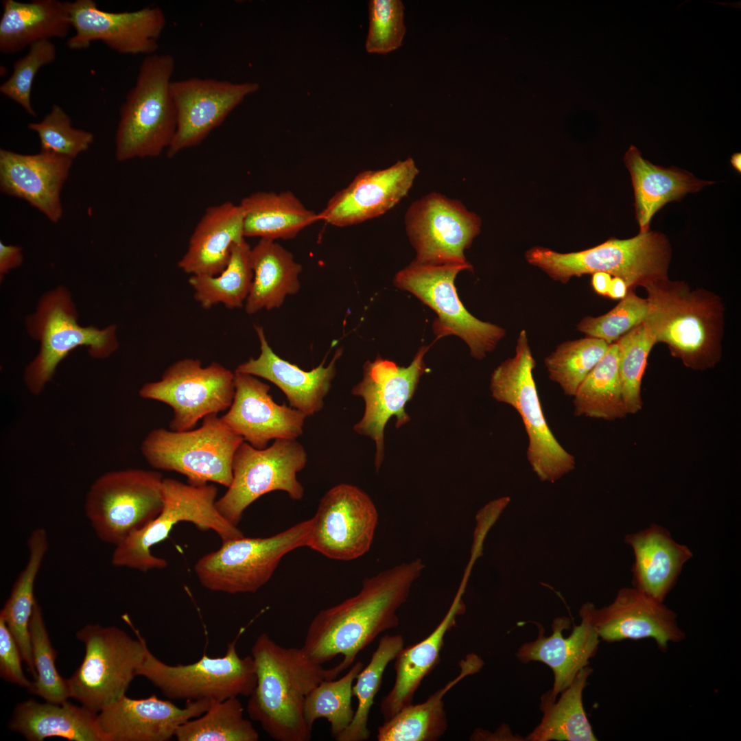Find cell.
<instances>
[{
  "mask_svg": "<svg viewBox=\"0 0 741 741\" xmlns=\"http://www.w3.org/2000/svg\"><path fill=\"white\" fill-rule=\"evenodd\" d=\"M425 565L421 558L402 563L366 578L360 591L320 611L309 623L302 646L316 663L338 655V672L351 666L357 655L381 633L399 625L397 610L406 602Z\"/></svg>",
  "mask_w": 741,
  "mask_h": 741,
  "instance_id": "1",
  "label": "cell"
},
{
  "mask_svg": "<svg viewBox=\"0 0 741 741\" xmlns=\"http://www.w3.org/2000/svg\"><path fill=\"white\" fill-rule=\"evenodd\" d=\"M256 685L246 710L264 731L277 741H309L311 731L304 717L308 694L323 680L338 676L314 661L303 648H285L268 634L261 633L251 648Z\"/></svg>",
  "mask_w": 741,
  "mask_h": 741,
  "instance_id": "2",
  "label": "cell"
},
{
  "mask_svg": "<svg viewBox=\"0 0 741 741\" xmlns=\"http://www.w3.org/2000/svg\"><path fill=\"white\" fill-rule=\"evenodd\" d=\"M643 287L649 305L644 322L655 343L666 344L671 355L688 368L714 367L722 356L725 309L721 298L668 277Z\"/></svg>",
  "mask_w": 741,
  "mask_h": 741,
  "instance_id": "3",
  "label": "cell"
},
{
  "mask_svg": "<svg viewBox=\"0 0 741 741\" xmlns=\"http://www.w3.org/2000/svg\"><path fill=\"white\" fill-rule=\"evenodd\" d=\"M175 64L169 54L155 53L143 60L119 110L115 134L118 161L157 157L170 146L177 127L171 93Z\"/></svg>",
  "mask_w": 741,
  "mask_h": 741,
  "instance_id": "4",
  "label": "cell"
},
{
  "mask_svg": "<svg viewBox=\"0 0 741 741\" xmlns=\"http://www.w3.org/2000/svg\"><path fill=\"white\" fill-rule=\"evenodd\" d=\"M525 257L530 264L563 283L574 277L602 272L622 279L628 289L634 290L668 277L672 250L663 234L649 231L626 239L611 238L574 252L560 253L534 246Z\"/></svg>",
  "mask_w": 741,
  "mask_h": 741,
  "instance_id": "5",
  "label": "cell"
},
{
  "mask_svg": "<svg viewBox=\"0 0 741 741\" xmlns=\"http://www.w3.org/2000/svg\"><path fill=\"white\" fill-rule=\"evenodd\" d=\"M536 362L526 331L518 336L515 355L502 362L490 379L492 397L513 407L528 436L526 456L541 481L554 482L575 467V458L557 440L541 407L533 370Z\"/></svg>",
  "mask_w": 741,
  "mask_h": 741,
  "instance_id": "6",
  "label": "cell"
},
{
  "mask_svg": "<svg viewBox=\"0 0 741 741\" xmlns=\"http://www.w3.org/2000/svg\"><path fill=\"white\" fill-rule=\"evenodd\" d=\"M163 506L159 514L141 530L115 546L111 563L141 572L163 569L166 560L152 554V548L167 538L179 522L193 524L202 530H213L223 541L244 537L243 532L224 519L215 506L217 489L214 484L192 485L163 478Z\"/></svg>",
  "mask_w": 741,
  "mask_h": 741,
  "instance_id": "7",
  "label": "cell"
},
{
  "mask_svg": "<svg viewBox=\"0 0 741 741\" xmlns=\"http://www.w3.org/2000/svg\"><path fill=\"white\" fill-rule=\"evenodd\" d=\"M123 618L137 639L117 627L99 624H88L76 633L85 655L67 679L69 696L95 713L126 694L145 657V640L128 617Z\"/></svg>",
  "mask_w": 741,
  "mask_h": 741,
  "instance_id": "8",
  "label": "cell"
},
{
  "mask_svg": "<svg viewBox=\"0 0 741 741\" xmlns=\"http://www.w3.org/2000/svg\"><path fill=\"white\" fill-rule=\"evenodd\" d=\"M244 441L217 414H210L197 429L151 430L141 451L153 468L183 474L190 484L214 482L228 488L233 480L235 453Z\"/></svg>",
  "mask_w": 741,
  "mask_h": 741,
  "instance_id": "9",
  "label": "cell"
},
{
  "mask_svg": "<svg viewBox=\"0 0 741 741\" xmlns=\"http://www.w3.org/2000/svg\"><path fill=\"white\" fill-rule=\"evenodd\" d=\"M27 327L30 335L40 342L38 353L24 373L25 384L34 395L43 391L60 362L77 347L86 346L89 355L97 359L108 357L118 348L115 325L99 329L78 324L70 294L62 286L41 298Z\"/></svg>",
  "mask_w": 741,
  "mask_h": 741,
  "instance_id": "10",
  "label": "cell"
},
{
  "mask_svg": "<svg viewBox=\"0 0 741 741\" xmlns=\"http://www.w3.org/2000/svg\"><path fill=\"white\" fill-rule=\"evenodd\" d=\"M163 482L159 472L140 469L108 471L97 478L84 508L98 539L116 546L154 519L163 506Z\"/></svg>",
  "mask_w": 741,
  "mask_h": 741,
  "instance_id": "11",
  "label": "cell"
},
{
  "mask_svg": "<svg viewBox=\"0 0 741 741\" xmlns=\"http://www.w3.org/2000/svg\"><path fill=\"white\" fill-rule=\"evenodd\" d=\"M311 527L310 518L269 537L244 536L223 541L196 562V574L213 591L255 593L269 581L285 555L307 547Z\"/></svg>",
  "mask_w": 741,
  "mask_h": 741,
  "instance_id": "12",
  "label": "cell"
},
{
  "mask_svg": "<svg viewBox=\"0 0 741 741\" xmlns=\"http://www.w3.org/2000/svg\"><path fill=\"white\" fill-rule=\"evenodd\" d=\"M472 266L432 264L416 260L399 271L394 284L414 295L437 314L433 330L437 338L456 336L469 346L471 355L482 360L505 336L504 328L471 315L460 300L454 284L457 274Z\"/></svg>",
  "mask_w": 741,
  "mask_h": 741,
  "instance_id": "13",
  "label": "cell"
},
{
  "mask_svg": "<svg viewBox=\"0 0 741 741\" xmlns=\"http://www.w3.org/2000/svg\"><path fill=\"white\" fill-rule=\"evenodd\" d=\"M307 461L303 446L296 439H277L262 449L243 442L233 460V480L226 493L215 502L220 515L237 526L244 510L261 496L274 491L301 500L304 488L297 473Z\"/></svg>",
  "mask_w": 741,
  "mask_h": 741,
  "instance_id": "14",
  "label": "cell"
},
{
  "mask_svg": "<svg viewBox=\"0 0 741 741\" xmlns=\"http://www.w3.org/2000/svg\"><path fill=\"white\" fill-rule=\"evenodd\" d=\"M238 636L228 644L224 655L210 657L204 654L197 661L186 665L167 664L147 646L137 675L145 677L169 699L220 701L249 696L257 683L255 664L251 655H238Z\"/></svg>",
  "mask_w": 741,
  "mask_h": 741,
  "instance_id": "15",
  "label": "cell"
},
{
  "mask_svg": "<svg viewBox=\"0 0 741 741\" xmlns=\"http://www.w3.org/2000/svg\"><path fill=\"white\" fill-rule=\"evenodd\" d=\"M235 373L217 362L203 366L198 359L185 358L167 367L158 381L145 384L139 396L170 406L169 430L187 431L200 419L230 408Z\"/></svg>",
  "mask_w": 741,
  "mask_h": 741,
  "instance_id": "16",
  "label": "cell"
},
{
  "mask_svg": "<svg viewBox=\"0 0 741 741\" xmlns=\"http://www.w3.org/2000/svg\"><path fill=\"white\" fill-rule=\"evenodd\" d=\"M405 225L416 261L471 266L464 252L480 233L481 220L460 201L431 192L411 204Z\"/></svg>",
  "mask_w": 741,
  "mask_h": 741,
  "instance_id": "17",
  "label": "cell"
},
{
  "mask_svg": "<svg viewBox=\"0 0 741 741\" xmlns=\"http://www.w3.org/2000/svg\"><path fill=\"white\" fill-rule=\"evenodd\" d=\"M430 346H422L411 364L406 367L378 356L367 361L363 368L362 380L351 390L365 403L362 419L353 426L359 434L375 442V467L378 471L384 456V429L388 420L396 416V428L410 421L405 406L417 388L421 377L428 371L423 361Z\"/></svg>",
  "mask_w": 741,
  "mask_h": 741,
  "instance_id": "18",
  "label": "cell"
},
{
  "mask_svg": "<svg viewBox=\"0 0 741 741\" xmlns=\"http://www.w3.org/2000/svg\"><path fill=\"white\" fill-rule=\"evenodd\" d=\"M311 519L307 547L327 558L348 561L370 550L378 513L363 490L342 483L322 496Z\"/></svg>",
  "mask_w": 741,
  "mask_h": 741,
  "instance_id": "19",
  "label": "cell"
},
{
  "mask_svg": "<svg viewBox=\"0 0 741 741\" xmlns=\"http://www.w3.org/2000/svg\"><path fill=\"white\" fill-rule=\"evenodd\" d=\"M75 34L67 43L69 49L88 48L102 41L123 54L149 56L156 53L166 25L163 10L157 6L130 12H108L93 0L66 1Z\"/></svg>",
  "mask_w": 741,
  "mask_h": 741,
  "instance_id": "20",
  "label": "cell"
},
{
  "mask_svg": "<svg viewBox=\"0 0 741 741\" xmlns=\"http://www.w3.org/2000/svg\"><path fill=\"white\" fill-rule=\"evenodd\" d=\"M259 88L257 82L233 83L215 78L172 80L171 93L177 127L167 156L174 157L201 143L247 95Z\"/></svg>",
  "mask_w": 741,
  "mask_h": 741,
  "instance_id": "21",
  "label": "cell"
},
{
  "mask_svg": "<svg viewBox=\"0 0 741 741\" xmlns=\"http://www.w3.org/2000/svg\"><path fill=\"white\" fill-rule=\"evenodd\" d=\"M419 173L412 158L384 169L364 170L334 193L318 219L344 227L379 217L408 195Z\"/></svg>",
  "mask_w": 741,
  "mask_h": 741,
  "instance_id": "22",
  "label": "cell"
},
{
  "mask_svg": "<svg viewBox=\"0 0 741 741\" xmlns=\"http://www.w3.org/2000/svg\"><path fill=\"white\" fill-rule=\"evenodd\" d=\"M235 394L228 412L220 418L256 449L277 439H296L303 432V413L277 403L270 387L253 375L235 371Z\"/></svg>",
  "mask_w": 741,
  "mask_h": 741,
  "instance_id": "23",
  "label": "cell"
},
{
  "mask_svg": "<svg viewBox=\"0 0 741 741\" xmlns=\"http://www.w3.org/2000/svg\"><path fill=\"white\" fill-rule=\"evenodd\" d=\"M591 620L600 639L607 642L650 638L663 651L685 635L674 611L634 587L620 589L608 606L593 605Z\"/></svg>",
  "mask_w": 741,
  "mask_h": 741,
  "instance_id": "24",
  "label": "cell"
},
{
  "mask_svg": "<svg viewBox=\"0 0 741 741\" xmlns=\"http://www.w3.org/2000/svg\"><path fill=\"white\" fill-rule=\"evenodd\" d=\"M208 700L187 701L180 708L156 695L131 698L125 695L97 714L101 731L108 741H167L178 728L209 709Z\"/></svg>",
  "mask_w": 741,
  "mask_h": 741,
  "instance_id": "25",
  "label": "cell"
},
{
  "mask_svg": "<svg viewBox=\"0 0 741 741\" xmlns=\"http://www.w3.org/2000/svg\"><path fill=\"white\" fill-rule=\"evenodd\" d=\"M593 605L586 602L582 606L581 622L574 626L567 637H563V631L569 628V620L557 618L552 624V635L545 636L543 628L538 624L537 639L523 644L517 651V657L522 663L539 661L552 669L554 685L547 694L553 701L572 683L578 672L589 666V659L597 652L600 639L591 620Z\"/></svg>",
  "mask_w": 741,
  "mask_h": 741,
  "instance_id": "26",
  "label": "cell"
},
{
  "mask_svg": "<svg viewBox=\"0 0 741 741\" xmlns=\"http://www.w3.org/2000/svg\"><path fill=\"white\" fill-rule=\"evenodd\" d=\"M72 162L49 152L23 154L1 149V191L25 200L57 223L62 215L60 191Z\"/></svg>",
  "mask_w": 741,
  "mask_h": 741,
  "instance_id": "27",
  "label": "cell"
},
{
  "mask_svg": "<svg viewBox=\"0 0 741 741\" xmlns=\"http://www.w3.org/2000/svg\"><path fill=\"white\" fill-rule=\"evenodd\" d=\"M259 342L260 354L239 364L235 372L263 378L276 385L286 396L290 407L309 416L324 407L336 373V361L342 350L335 353L329 365L323 361L318 366L306 371L277 355L269 345L261 326H255Z\"/></svg>",
  "mask_w": 741,
  "mask_h": 741,
  "instance_id": "28",
  "label": "cell"
},
{
  "mask_svg": "<svg viewBox=\"0 0 741 741\" xmlns=\"http://www.w3.org/2000/svg\"><path fill=\"white\" fill-rule=\"evenodd\" d=\"M244 239L239 204L226 201L210 206L194 228L178 267L191 276L217 275L226 267L233 245Z\"/></svg>",
  "mask_w": 741,
  "mask_h": 741,
  "instance_id": "29",
  "label": "cell"
},
{
  "mask_svg": "<svg viewBox=\"0 0 741 741\" xmlns=\"http://www.w3.org/2000/svg\"><path fill=\"white\" fill-rule=\"evenodd\" d=\"M463 591L462 585L447 614L429 636L415 644L403 647L394 659L395 683L380 704V712L384 720L412 703L414 694L423 679L439 663L445 636L456 626L457 616L464 611Z\"/></svg>",
  "mask_w": 741,
  "mask_h": 741,
  "instance_id": "30",
  "label": "cell"
},
{
  "mask_svg": "<svg viewBox=\"0 0 741 741\" xmlns=\"http://www.w3.org/2000/svg\"><path fill=\"white\" fill-rule=\"evenodd\" d=\"M625 541L635 555L633 587L663 602L683 565L692 556L691 551L675 542L665 528L656 524L628 534Z\"/></svg>",
  "mask_w": 741,
  "mask_h": 741,
  "instance_id": "31",
  "label": "cell"
},
{
  "mask_svg": "<svg viewBox=\"0 0 741 741\" xmlns=\"http://www.w3.org/2000/svg\"><path fill=\"white\" fill-rule=\"evenodd\" d=\"M624 161L631 176L639 233L650 231L653 215L666 203L681 200L687 193L714 183L677 167L653 165L634 145L626 152Z\"/></svg>",
  "mask_w": 741,
  "mask_h": 741,
  "instance_id": "32",
  "label": "cell"
},
{
  "mask_svg": "<svg viewBox=\"0 0 741 741\" xmlns=\"http://www.w3.org/2000/svg\"><path fill=\"white\" fill-rule=\"evenodd\" d=\"M9 727L30 741L49 737L74 741H108L99 727L97 713L67 701L23 702L15 707Z\"/></svg>",
  "mask_w": 741,
  "mask_h": 741,
  "instance_id": "33",
  "label": "cell"
},
{
  "mask_svg": "<svg viewBox=\"0 0 741 741\" xmlns=\"http://www.w3.org/2000/svg\"><path fill=\"white\" fill-rule=\"evenodd\" d=\"M0 19V51L15 54L53 38L67 36L71 27L66 1L3 0Z\"/></svg>",
  "mask_w": 741,
  "mask_h": 741,
  "instance_id": "34",
  "label": "cell"
},
{
  "mask_svg": "<svg viewBox=\"0 0 741 741\" xmlns=\"http://www.w3.org/2000/svg\"><path fill=\"white\" fill-rule=\"evenodd\" d=\"M250 261L253 278L244 304L247 314L280 307L287 295L299 290L302 266L274 240L261 239L251 248Z\"/></svg>",
  "mask_w": 741,
  "mask_h": 741,
  "instance_id": "35",
  "label": "cell"
},
{
  "mask_svg": "<svg viewBox=\"0 0 741 741\" xmlns=\"http://www.w3.org/2000/svg\"><path fill=\"white\" fill-rule=\"evenodd\" d=\"M460 672L443 687L422 703H411L401 708L377 728L378 741H436L447 729V718L443 698L464 677L478 672L482 660L469 654L459 663Z\"/></svg>",
  "mask_w": 741,
  "mask_h": 741,
  "instance_id": "36",
  "label": "cell"
},
{
  "mask_svg": "<svg viewBox=\"0 0 741 741\" xmlns=\"http://www.w3.org/2000/svg\"><path fill=\"white\" fill-rule=\"evenodd\" d=\"M239 205L245 237L290 239L319 220L318 213L306 208L290 191H257L243 198Z\"/></svg>",
  "mask_w": 741,
  "mask_h": 741,
  "instance_id": "37",
  "label": "cell"
},
{
  "mask_svg": "<svg viewBox=\"0 0 741 741\" xmlns=\"http://www.w3.org/2000/svg\"><path fill=\"white\" fill-rule=\"evenodd\" d=\"M27 562L16 580L0 617L14 636L29 670L36 678L29 624L36 602L34 583L49 548L46 530L43 528L33 530L27 539Z\"/></svg>",
  "mask_w": 741,
  "mask_h": 741,
  "instance_id": "38",
  "label": "cell"
},
{
  "mask_svg": "<svg viewBox=\"0 0 741 741\" xmlns=\"http://www.w3.org/2000/svg\"><path fill=\"white\" fill-rule=\"evenodd\" d=\"M593 670L581 669L558 700L552 701L547 693L541 700L543 716L539 725L526 738L529 741H596L583 703V692Z\"/></svg>",
  "mask_w": 741,
  "mask_h": 741,
  "instance_id": "39",
  "label": "cell"
},
{
  "mask_svg": "<svg viewBox=\"0 0 741 741\" xmlns=\"http://www.w3.org/2000/svg\"><path fill=\"white\" fill-rule=\"evenodd\" d=\"M574 397V414L613 421L628 414L619 370V348L613 342Z\"/></svg>",
  "mask_w": 741,
  "mask_h": 741,
  "instance_id": "40",
  "label": "cell"
},
{
  "mask_svg": "<svg viewBox=\"0 0 741 741\" xmlns=\"http://www.w3.org/2000/svg\"><path fill=\"white\" fill-rule=\"evenodd\" d=\"M251 248L244 239L232 248L229 261L224 270L215 276L191 275L189 284L195 300L204 309L223 304L228 309L240 308L245 304L253 278L250 261Z\"/></svg>",
  "mask_w": 741,
  "mask_h": 741,
  "instance_id": "41",
  "label": "cell"
},
{
  "mask_svg": "<svg viewBox=\"0 0 741 741\" xmlns=\"http://www.w3.org/2000/svg\"><path fill=\"white\" fill-rule=\"evenodd\" d=\"M403 647L404 639L401 635H386L379 639L370 661L361 670L353 685V695L357 700L353 719L336 740L364 741L369 738V714L380 690L383 675L389 663Z\"/></svg>",
  "mask_w": 741,
  "mask_h": 741,
  "instance_id": "42",
  "label": "cell"
},
{
  "mask_svg": "<svg viewBox=\"0 0 741 741\" xmlns=\"http://www.w3.org/2000/svg\"><path fill=\"white\" fill-rule=\"evenodd\" d=\"M175 738L178 741H257L259 735L244 717L237 697H231L211 701L207 711L178 728Z\"/></svg>",
  "mask_w": 741,
  "mask_h": 741,
  "instance_id": "43",
  "label": "cell"
},
{
  "mask_svg": "<svg viewBox=\"0 0 741 741\" xmlns=\"http://www.w3.org/2000/svg\"><path fill=\"white\" fill-rule=\"evenodd\" d=\"M364 667L360 661L338 679L321 681L307 696L304 717L309 730L317 719L325 718L336 740L352 722L355 711L352 706L353 685Z\"/></svg>",
  "mask_w": 741,
  "mask_h": 741,
  "instance_id": "44",
  "label": "cell"
},
{
  "mask_svg": "<svg viewBox=\"0 0 741 741\" xmlns=\"http://www.w3.org/2000/svg\"><path fill=\"white\" fill-rule=\"evenodd\" d=\"M610 344L589 336L562 342L544 359L549 379L556 383L565 395L574 397Z\"/></svg>",
  "mask_w": 741,
  "mask_h": 741,
  "instance_id": "45",
  "label": "cell"
},
{
  "mask_svg": "<svg viewBox=\"0 0 741 741\" xmlns=\"http://www.w3.org/2000/svg\"><path fill=\"white\" fill-rule=\"evenodd\" d=\"M623 398L628 414L642 409L641 384L648 357L656 344L643 322L617 341Z\"/></svg>",
  "mask_w": 741,
  "mask_h": 741,
  "instance_id": "46",
  "label": "cell"
},
{
  "mask_svg": "<svg viewBox=\"0 0 741 741\" xmlns=\"http://www.w3.org/2000/svg\"><path fill=\"white\" fill-rule=\"evenodd\" d=\"M29 631L37 673L31 693L49 703H62L70 697L67 681L59 674L56 668L57 652L51 646L42 611L36 600L30 621Z\"/></svg>",
  "mask_w": 741,
  "mask_h": 741,
  "instance_id": "47",
  "label": "cell"
},
{
  "mask_svg": "<svg viewBox=\"0 0 741 741\" xmlns=\"http://www.w3.org/2000/svg\"><path fill=\"white\" fill-rule=\"evenodd\" d=\"M648 311L647 299L638 296L634 290L628 289L626 295L611 310L600 316L583 318L578 323L577 329L587 336L611 344L642 323Z\"/></svg>",
  "mask_w": 741,
  "mask_h": 741,
  "instance_id": "48",
  "label": "cell"
},
{
  "mask_svg": "<svg viewBox=\"0 0 741 741\" xmlns=\"http://www.w3.org/2000/svg\"><path fill=\"white\" fill-rule=\"evenodd\" d=\"M28 128L37 133L40 151L73 160L86 151L94 139L91 132L73 128L70 117L58 104H54L40 121L30 123Z\"/></svg>",
  "mask_w": 741,
  "mask_h": 741,
  "instance_id": "49",
  "label": "cell"
},
{
  "mask_svg": "<svg viewBox=\"0 0 741 741\" xmlns=\"http://www.w3.org/2000/svg\"><path fill=\"white\" fill-rule=\"evenodd\" d=\"M56 55V46L49 40L30 46L27 53L14 63L11 75L0 86V93L20 105L30 115L36 116L31 102L33 82L39 69L52 63Z\"/></svg>",
  "mask_w": 741,
  "mask_h": 741,
  "instance_id": "50",
  "label": "cell"
},
{
  "mask_svg": "<svg viewBox=\"0 0 741 741\" xmlns=\"http://www.w3.org/2000/svg\"><path fill=\"white\" fill-rule=\"evenodd\" d=\"M404 6L399 0H371L365 47L368 53L385 54L398 49L406 32Z\"/></svg>",
  "mask_w": 741,
  "mask_h": 741,
  "instance_id": "51",
  "label": "cell"
},
{
  "mask_svg": "<svg viewBox=\"0 0 741 741\" xmlns=\"http://www.w3.org/2000/svg\"><path fill=\"white\" fill-rule=\"evenodd\" d=\"M21 659L22 655L14 636L3 618L0 617L1 677L7 681L27 687L31 692L33 683L23 674Z\"/></svg>",
  "mask_w": 741,
  "mask_h": 741,
  "instance_id": "52",
  "label": "cell"
},
{
  "mask_svg": "<svg viewBox=\"0 0 741 741\" xmlns=\"http://www.w3.org/2000/svg\"><path fill=\"white\" fill-rule=\"evenodd\" d=\"M22 249L18 246L6 245L0 242V275L1 279L10 270L19 266L23 262Z\"/></svg>",
  "mask_w": 741,
  "mask_h": 741,
  "instance_id": "53",
  "label": "cell"
},
{
  "mask_svg": "<svg viewBox=\"0 0 741 741\" xmlns=\"http://www.w3.org/2000/svg\"><path fill=\"white\" fill-rule=\"evenodd\" d=\"M611 275L608 273L598 272L592 274L591 285L594 291L602 296H607Z\"/></svg>",
  "mask_w": 741,
  "mask_h": 741,
  "instance_id": "54",
  "label": "cell"
},
{
  "mask_svg": "<svg viewBox=\"0 0 741 741\" xmlns=\"http://www.w3.org/2000/svg\"><path fill=\"white\" fill-rule=\"evenodd\" d=\"M628 290V287L622 279L613 277L611 278L607 296L613 299H622L626 295Z\"/></svg>",
  "mask_w": 741,
  "mask_h": 741,
  "instance_id": "55",
  "label": "cell"
},
{
  "mask_svg": "<svg viewBox=\"0 0 741 741\" xmlns=\"http://www.w3.org/2000/svg\"><path fill=\"white\" fill-rule=\"evenodd\" d=\"M730 162H731V165L733 167V168H735L738 172L740 173V172H741V154L740 152L734 153L731 157Z\"/></svg>",
  "mask_w": 741,
  "mask_h": 741,
  "instance_id": "56",
  "label": "cell"
}]
</instances>
